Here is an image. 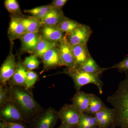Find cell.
<instances>
[{"label": "cell", "instance_id": "1", "mask_svg": "<svg viewBox=\"0 0 128 128\" xmlns=\"http://www.w3.org/2000/svg\"><path fill=\"white\" fill-rule=\"evenodd\" d=\"M9 89L10 101L20 112L25 123L28 124L42 108L35 100L29 90L25 87L10 86Z\"/></svg>", "mask_w": 128, "mask_h": 128}, {"label": "cell", "instance_id": "2", "mask_svg": "<svg viewBox=\"0 0 128 128\" xmlns=\"http://www.w3.org/2000/svg\"><path fill=\"white\" fill-rule=\"evenodd\" d=\"M107 102L114 111V125L128 128V76L119 82L114 93L108 96Z\"/></svg>", "mask_w": 128, "mask_h": 128}, {"label": "cell", "instance_id": "3", "mask_svg": "<svg viewBox=\"0 0 128 128\" xmlns=\"http://www.w3.org/2000/svg\"><path fill=\"white\" fill-rule=\"evenodd\" d=\"M62 73L72 79L76 92L80 91L81 88L84 86L93 84L98 88L100 94L103 93V83L100 79V76L88 73L77 68L65 69Z\"/></svg>", "mask_w": 128, "mask_h": 128}, {"label": "cell", "instance_id": "4", "mask_svg": "<svg viewBox=\"0 0 128 128\" xmlns=\"http://www.w3.org/2000/svg\"><path fill=\"white\" fill-rule=\"evenodd\" d=\"M58 119V112L50 107L40 112L28 124V128H54Z\"/></svg>", "mask_w": 128, "mask_h": 128}, {"label": "cell", "instance_id": "5", "mask_svg": "<svg viewBox=\"0 0 128 128\" xmlns=\"http://www.w3.org/2000/svg\"><path fill=\"white\" fill-rule=\"evenodd\" d=\"M82 113L73 104H66L58 112L61 123L70 128H76Z\"/></svg>", "mask_w": 128, "mask_h": 128}, {"label": "cell", "instance_id": "6", "mask_svg": "<svg viewBox=\"0 0 128 128\" xmlns=\"http://www.w3.org/2000/svg\"><path fill=\"white\" fill-rule=\"evenodd\" d=\"M0 119L5 122L25 123L22 114L11 101L0 107Z\"/></svg>", "mask_w": 128, "mask_h": 128}, {"label": "cell", "instance_id": "7", "mask_svg": "<svg viewBox=\"0 0 128 128\" xmlns=\"http://www.w3.org/2000/svg\"><path fill=\"white\" fill-rule=\"evenodd\" d=\"M92 33L90 27L82 24L68 35H66L67 40L71 46L87 44Z\"/></svg>", "mask_w": 128, "mask_h": 128}, {"label": "cell", "instance_id": "8", "mask_svg": "<svg viewBox=\"0 0 128 128\" xmlns=\"http://www.w3.org/2000/svg\"><path fill=\"white\" fill-rule=\"evenodd\" d=\"M57 48L63 66H66L67 69L70 70L76 68L72 46L65 34L64 39L58 44Z\"/></svg>", "mask_w": 128, "mask_h": 128}, {"label": "cell", "instance_id": "9", "mask_svg": "<svg viewBox=\"0 0 128 128\" xmlns=\"http://www.w3.org/2000/svg\"><path fill=\"white\" fill-rule=\"evenodd\" d=\"M17 62L12 51H10L0 69V81L1 84L6 83L14 75L16 68Z\"/></svg>", "mask_w": 128, "mask_h": 128}, {"label": "cell", "instance_id": "10", "mask_svg": "<svg viewBox=\"0 0 128 128\" xmlns=\"http://www.w3.org/2000/svg\"><path fill=\"white\" fill-rule=\"evenodd\" d=\"M27 33L21 22L20 17L12 16L11 17L8 34L10 41L20 38Z\"/></svg>", "mask_w": 128, "mask_h": 128}, {"label": "cell", "instance_id": "11", "mask_svg": "<svg viewBox=\"0 0 128 128\" xmlns=\"http://www.w3.org/2000/svg\"><path fill=\"white\" fill-rule=\"evenodd\" d=\"M41 58L43 63L44 71L63 66L57 47L47 51Z\"/></svg>", "mask_w": 128, "mask_h": 128}, {"label": "cell", "instance_id": "12", "mask_svg": "<svg viewBox=\"0 0 128 128\" xmlns=\"http://www.w3.org/2000/svg\"><path fill=\"white\" fill-rule=\"evenodd\" d=\"M97 121L98 128H109L114 124V111L106 106L94 115Z\"/></svg>", "mask_w": 128, "mask_h": 128}, {"label": "cell", "instance_id": "13", "mask_svg": "<svg viewBox=\"0 0 128 128\" xmlns=\"http://www.w3.org/2000/svg\"><path fill=\"white\" fill-rule=\"evenodd\" d=\"M40 31L41 36L53 42L58 43L65 36L64 33L57 27L42 25Z\"/></svg>", "mask_w": 128, "mask_h": 128}, {"label": "cell", "instance_id": "14", "mask_svg": "<svg viewBox=\"0 0 128 128\" xmlns=\"http://www.w3.org/2000/svg\"><path fill=\"white\" fill-rule=\"evenodd\" d=\"M92 95L84 92H76L72 98V104L81 112L84 114L89 107Z\"/></svg>", "mask_w": 128, "mask_h": 128}, {"label": "cell", "instance_id": "15", "mask_svg": "<svg viewBox=\"0 0 128 128\" xmlns=\"http://www.w3.org/2000/svg\"><path fill=\"white\" fill-rule=\"evenodd\" d=\"M65 17L62 10L57 9L52 6L46 16L41 21L42 26L57 27Z\"/></svg>", "mask_w": 128, "mask_h": 128}, {"label": "cell", "instance_id": "16", "mask_svg": "<svg viewBox=\"0 0 128 128\" xmlns=\"http://www.w3.org/2000/svg\"><path fill=\"white\" fill-rule=\"evenodd\" d=\"M38 33L27 32L20 38L22 50L34 54L40 38Z\"/></svg>", "mask_w": 128, "mask_h": 128}, {"label": "cell", "instance_id": "17", "mask_svg": "<svg viewBox=\"0 0 128 128\" xmlns=\"http://www.w3.org/2000/svg\"><path fill=\"white\" fill-rule=\"evenodd\" d=\"M76 68L86 61L91 56L87 44L72 46Z\"/></svg>", "mask_w": 128, "mask_h": 128}, {"label": "cell", "instance_id": "18", "mask_svg": "<svg viewBox=\"0 0 128 128\" xmlns=\"http://www.w3.org/2000/svg\"><path fill=\"white\" fill-rule=\"evenodd\" d=\"M28 70L23 62H17L16 68L14 75L10 80V86L25 87V80Z\"/></svg>", "mask_w": 128, "mask_h": 128}, {"label": "cell", "instance_id": "19", "mask_svg": "<svg viewBox=\"0 0 128 128\" xmlns=\"http://www.w3.org/2000/svg\"><path fill=\"white\" fill-rule=\"evenodd\" d=\"M76 68L88 73L100 76L104 71L112 68H102L91 56L86 62Z\"/></svg>", "mask_w": 128, "mask_h": 128}, {"label": "cell", "instance_id": "20", "mask_svg": "<svg viewBox=\"0 0 128 128\" xmlns=\"http://www.w3.org/2000/svg\"><path fill=\"white\" fill-rule=\"evenodd\" d=\"M20 19L27 32L38 33L42 26L41 21L32 16Z\"/></svg>", "mask_w": 128, "mask_h": 128}, {"label": "cell", "instance_id": "21", "mask_svg": "<svg viewBox=\"0 0 128 128\" xmlns=\"http://www.w3.org/2000/svg\"><path fill=\"white\" fill-rule=\"evenodd\" d=\"M58 44L48 41L44 39L40 35L39 41L34 54V55L37 57L41 58L44 54L48 50L57 47Z\"/></svg>", "mask_w": 128, "mask_h": 128}, {"label": "cell", "instance_id": "22", "mask_svg": "<svg viewBox=\"0 0 128 128\" xmlns=\"http://www.w3.org/2000/svg\"><path fill=\"white\" fill-rule=\"evenodd\" d=\"M80 25L76 21L65 17L57 27L65 34L68 35Z\"/></svg>", "mask_w": 128, "mask_h": 128}, {"label": "cell", "instance_id": "23", "mask_svg": "<svg viewBox=\"0 0 128 128\" xmlns=\"http://www.w3.org/2000/svg\"><path fill=\"white\" fill-rule=\"evenodd\" d=\"M106 106V105L100 98L92 94L89 107L84 114L94 115Z\"/></svg>", "mask_w": 128, "mask_h": 128}, {"label": "cell", "instance_id": "24", "mask_svg": "<svg viewBox=\"0 0 128 128\" xmlns=\"http://www.w3.org/2000/svg\"><path fill=\"white\" fill-rule=\"evenodd\" d=\"M77 128H98L96 117L94 115L82 113Z\"/></svg>", "mask_w": 128, "mask_h": 128}, {"label": "cell", "instance_id": "25", "mask_svg": "<svg viewBox=\"0 0 128 128\" xmlns=\"http://www.w3.org/2000/svg\"><path fill=\"white\" fill-rule=\"evenodd\" d=\"M52 7L51 4L41 6L30 9L24 10V12L31 14L33 17L41 21Z\"/></svg>", "mask_w": 128, "mask_h": 128}, {"label": "cell", "instance_id": "26", "mask_svg": "<svg viewBox=\"0 0 128 128\" xmlns=\"http://www.w3.org/2000/svg\"><path fill=\"white\" fill-rule=\"evenodd\" d=\"M4 6L8 11L14 16L22 15L20 6L16 0H6Z\"/></svg>", "mask_w": 128, "mask_h": 128}, {"label": "cell", "instance_id": "27", "mask_svg": "<svg viewBox=\"0 0 128 128\" xmlns=\"http://www.w3.org/2000/svg\"><path fill=\"white\" fill-rule=\"evenodd\" d=\"M37 58L34 55H31L25 58L23 64L28 70H33L38 68L40 62Z\"/></svg>", "mask_w": 128, "mask_h": 128}, {"label": "cell", "instance_id": "28", "mask_svg": "<svg viewBox=\"0 0 128 128\" xmlns=\"http://www.w3.org/2000/svg\"><path fill=\"white\" fill-rule=\"evenodd\" d=\"M6 84H1L0 86V107L10 101V89Z\"/></svg>", "mask_w": 128, "mask_h": 128}, {"label": "cell", "instance_id": "29", "mask_svg": "<svg viewBox=\"0 0 128 128\" xmlns=\"http://www.w3.org/2000/svg\"><path fill=\"white\" fill-rule=\"evenodd\" d=\"M38 75L33 70H28L25 80V88L30 90L35 84L38 79Z\"/></svg>", "mask_w": 128, "mask_h": 128}, {"label": "cell", "instance_id": "30", "mask_svg": "<svg viewBox=\"0 0 128 128\" xmlns=\"http://www.w3.org/2000/svg\"><path fill=\"white\" fill-rule=\"evenodd\" d=\"M112 68L116 69L120 73L127 74L128 72V57H126L118 64L112 66Z\"/></svg>", "mask_w": 128, "mask_h": 128}, {"label": "cell", "instance_id": "31", "mask_svg": "<svg viewBox=\"0 0 128 128\" xmlns=\"http://www.w3.org/2000/svg\"><path fill=\"white\" fill-rule=\"evenodd\" d=\"M0 128H28L22 123H7L0 122Z\"/></svg>", "mask_w": 128, "mask_h": 128}, {"label": "cell", "instance_id": "32", "mask_svg": "<svg viewBox=\"0 0 128 128\" xmlns=\"http://www.w3.org/2000/svg\"><path fill=\"white\" fill-rule=\"evenodd\" d=\"M68 2L67 0H54L52 2L51 5L53 7L62 10V8Z\"/></svg>", "mask_w": 128, "mask_h": 128}, {"label": "cell", "instance_id": "33", "mask_svg": "<svg viewBox=\"0 0 128 128\" xmlns=\"http://www.w3.org/2000/svg\"><path fill=\"white\" fill-rule=\"evenodd\" d=\"M58 128H70L68 127V126H66L65 124H64L62 123H61V124L60 125L59 127Z\"/></svg>", "mask_w": 128, "mask_h": 128}, {"label": "cell", "instance_id": "34", "mask_svg": "<svg viewBox=\"0 0 128 128\" xmlns=\"http://www.w3.org/2000/svg\"><path fill=\"white\" fill-rule=\"evenodd\" d=\"M116 126H114V124H113V125H112V126L109 128H116Z\"/></svg>", "mask_w": 128, "mask_h": 128}]
</instances>
